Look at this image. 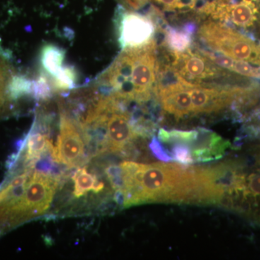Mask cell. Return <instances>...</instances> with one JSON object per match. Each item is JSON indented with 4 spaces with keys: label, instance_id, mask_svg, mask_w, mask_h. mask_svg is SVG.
<instances>
[{
    "label": "cell",
    "instance_id": "obj_2",
    "mask_svg": "<svg viewBox=\"0 0 260 260\" xmlns=\"http://www.w3.org/2000/svg\"><path fill=\"white\" fill-rule=\"evenodd\" d=\"M156 38L141 47L123 49L112 64L98 78V89L127 102L151 99L157 81Z\"/></svg>",
    "mask_w": 260,
    "mask_h": 260
},
{
    "label": "cell",
    "instance_id": "obj_15",
    "mask_svg": "<svg viewBox=\"0 0 260 260\" xmlns=\"http://www.w3.org/2000/svg\"><path fill=\"white\" fill-rule=\"evenodd\" d=\"M54 91L51 80H49L47 75L41 73L37 79L32 80L31 95L38 101L47 100L51 96Z\"/></svg>",
    "mask_w": 260,
    "mask_h": 260
},
{
    "label": "cell",
    "instance_id": "obj_7",
    "mask_svg": "<svg viewBox=\"0 0 260 260\" xmlns=\"http://www.w3.org/2000/svg\"><path fill=\"white\" fill-rule=\"evenodd\" d=\"M85 153V144L74 121L61 111L59 134L53 159L70 167L80 164Z\"/></svg>",
    "mask_w": 260,
    "mask_h": 260
},
{
    "label": "cell",
    "instance_id": "obj_8",
    "mask_svg": "<svg viewBox=\"0 0 260 260\" xmlns=\"http://www.w3.org/2000/svg\"><path fill=\"white\" fill-rule=\"evenodd\" d=\"M194 46L200 53L213 61L214 64H217V66L237 73L242 76L260 79V66H253L247 61L232 59L224 54L202 47L199 44H194Z\"/></svg>",
    "mask_w": 260,
    "mask_h": 260
},
{
    "label": "cell",
    "instance_id": "obj_17",
    "mask_svg": "<svg viewBox=\"0 0 260 260\" xmlns=\"http://www.w3.org/2000/svg\"><path fill=\"white\" fill-rule=\"evenodd\" d=\"M121 3L126 7L129 8H138L143 6L146 3L147 0H120Z\"/></svg>",
    "mask_w": 260,
    "mask_h": 260
},
{
    "label": "cell",
    "instance_id": "obj_11",
    "mask_svg": "<svg viewBox=\"0 0 260 260\" xmlns=\"http://www.w3.org/2000/svg\"><path fill=\"white\" fill-rule=\"evenodd\" d=\"M65 51L53 44H46L41 49L40 61L44 70L51 76H56L62 68Z\"/></svg>",
    "mask_w": 260,
    "mask_h": 260
},
{
    "label": "cell",
    "instance_id": "obj_18",
    "mask_svg": "<svg viewBox=\"0 0 260 260\" xmlns=\"http://www.w3.org/2000/svg\"><path fill=\"white\" fill-rule=\"evenodd\" d=\"M210 1L216 2V3H225V2L229 1V0H210Z\"/></svg>",
    "mask_w": 260,
    "mask_h": 260
},
{
    "label": "cell",
    "instance_id": "obj_10",
    "mask_svg": "<svg viewBox=\"0 0 260 260\" xmlns=\"http://www.w3.org/2000/svg\"><path fill=\"white\" fill-rule=\"evenodd\" d=\"M157 31L161 32L162 35L161 46L169 50L184 52L192 47L194 36L181 27L177 28L167 24Z\"/></svg>",
    "mask_w": 260,
    "mask_h": 260
},
{
    "label": "cell",
    "instance_id": "obj_1",
    "mask_svg": "<svg viewBox=\"0 0 260 260\" xmlns=\"http://www.w3.org/2000/svg\"><path fill=\"white\" fill-rule=\"evenodd\" d=\"M120 167L124 207L153 202L220 204L223 198L216 166L192 167L124 161Z\"/></svg>",
    "mask_w": 260,
    "mask_h": 260
},
{
    "label": "cell",
    "instance_id": "obj_5",
    "mask_svg": "<svg viewBox=\"0 0 260 260\" xmlns=\"http://www.w3.org/2000/svg\"><path fill=\"white\" fill-rule=\"evenodd\" d=\"M184 52H177L167 49L168 54L164 59L173 71L183 79L194 84L202 85H223L218 80L232 79V75L225 73V69L218 68L208 58L194 47Z\"/></svg>",
    "mask_w": 260,
    "mask_h": 260
},
{
    "label": "cell",
    "instance_id": "obj_13",
    "mask_svg": "<svg viewBox=\"0 0 260 260\" xmlns=\"http://www.w3.org/2000/svg\"><path fill=\"white\" fill-rule=\"evenodd\" d=\"M51 80L54 91H66L75 88L78 79V72L73 65H65Z\"/></svg>",
    "mask_w": 260,
    "mask_h": 260
},
{
    "label": "cell",
    "instance_id": "obj_14",
    "mask_svg": "<svg viewBox=\"0 0 260 260\" xmlns=\"http://www.w3.org/2000/svg\"><path fill=\"white\" fill-rule=\"evenodd\" d=\"M155 3V8L160 12L166 11L170 13H189L196 8L199 0H151Z\"/></svg>",
    "mask_w": 260,
    "mask_h": 260
},
{
    "label": "cell",
    "instance_id": "obj_6",
    "mask_svg": "<svg viewBox=\"0 0 260 260\" xmlns=\"http://www.w3.org/2000/svg\"><path fill=\"white\" fill-rule=\"evenodd\" d=\"M115 25L122 49L143 47L156 37V24L148 15L129 11L122 7L116 10Z\"/></svg>",
    "mask_w": 260,
    "mask_h": 260
},
{
    "label": "cell",
    "instance_id": "obj_3",
    "mask_svg": "<svg viewBox=\"0 0 260 260\" xmlns=\"http://www.w3.org/2000/svg\"><path fill=\"white\" fill-rule=\"evenodd\" d=\"M197 36L202 47L260 66V42L219 22L208 20L200 25ZM201 46V45H200Z\"/></svg>",
    "mask_w": 260,
    "mask_h": 260
},
{
    "label": "cell",
    "instance_id": "obj_12",
    "mask_svg": "<svg viewBox=\"0 0 260 260\" xmlns=\"http://www.w3.org/2000/svg\"><path fill=\"white\" fill-rule=\"evenodd\" d=\"M74 181V194L76 198L83 196L88 191L93 190L95 193L102 191L104 188V183L97 181L94 177L85 169H78L73 177Z\"/></svg>",
    "mask_w": 260,
    "mask_h": 260
},
{
    "label": "cell",
    "instance_id": "obj_9",
    "mask_svg": "<svg viewBox=\"0 0 260 260\" xmlns=\"http://www.w3.org/2000/svg\"><path fill=\"white\" fill-rule=\"evenodd\" d=\"M15 75L11 55L0 43V116L5 112L10 103L14 101L10 95V88Z\"/></svg>",
    "mask_w": 260,
    "mask_h": 260
},
{
    "label": "cell",
    "instance_id": "obj_4",
    "mask_svg": "<svg viewBox=\"0 0 260 260\" xmlns=\"http://www.w3.org/2000/svg\"><path fill=\"white\" fill-rule=\"evenodd\" d=\"M57 184L56 177L51 174L38 171L30 173L23 194L5 208V219L8 229L44 213L50 206Z\"/></svg>",
    "mask_w": 260,
    "mask_h": 260
},
{
    "label": "cell",
    "instance_id": "obj_16",
    "mask_svg": "<svg viewBox=\"0 0 260 260\" xmlns=\"http://www.w3.org/2000/svg\"><path fill=\"white\" fill-rule=\"evenodd\" d=\"M109 182L116 191H121L123 187L122 172L120 166H109L105 171Z\"/></svg>",
    "mask_w": 260,
    "mask_h": 260
}]
</instances>
